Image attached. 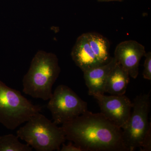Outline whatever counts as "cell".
Segmentation results:
<instances>
[{"label": "cell", "mask_w": 151, "mask_h": 151, "mask_svg": "<svg viewBox=\"0 0 151 151\" xmlns=\"http://www.w3.org/2000/svg\"><path fill=\"white\" fill-rule=\"evenodd\" d=\"M61 127L66 139L84 151H128L122 129L102 113L87 111Z\"/></svg>", "instance_id": "obj_1"}, {"label": "cell", "mask_w": 151, "mask_h": 151, "mask_svg": "<svg viewBox=\"0 0 151 151\" xmlns=\"http://www.w3.org/2000/svg\"><path fill=\"white\" fill-rule=\"evenodd\" d=\"M60 72L57 56L52 52L39 50L23 78V92L33 98L49 100Z\"/></svg>", "instance_id": "obj_2"}, {"label": "cell", "mask_w": 151, "mask_h": 151, "mask_svg": "<svg viewBox=\"0 0 151 151\" xmlns=\"http://www.w3.org/2000/svg\"><path fill=\"white\" fill-rule=\"evenodd\" d=\"M17 134L37 151H60L66 140L62 127H58L40 113L31 117Z\"/></svg>", "instance_id": "obj_3"}, {"label": "cell", "mask_w": 151, "mask_h": 151, "mask_svg": "<svg viewBox=\"0 0 151 151\" xmlns=\"http://www.w3.org/2000/svg\"><path fill=\"white\" fill-rule=\"evenodd\" d=\"M42 109V106L33 104L19 91L0 81V123L7 129H15Z\"/></svg>", "instance_id": "obj_4"}, {"label": "cell", "mask_w": 151, "mask_h": 151, "mask_svg": "<svg viewBox=\"0 0 151 151\" xmlns=\"http://www.w3.org/2000/svg\"><path fill=\"white\" fill-rule=\"evenodd\" d=\"M150 93L138 95L133 102V111L125 127L122 135L128 151L140 148L143 142L151 134V124L148 121L150 111Z\"/></svg>", "instance_id": "obj_5"}, {"label": "cell", "mask_w": 151, "mask_h": 151, "mask_svg": "<svg viewBox=\"0 0 151 151\" xmlns=\"http://www.w3.org/2000/svg\"><path fill=\"white\" fill-rule=\"evenodd\" d=\"M47 103L53 122L56 125L69 122L88 111L87 104L71 88L57 86Z\"/></svg>", "instance_id": "obj_6"}, {"label": "cell", "mask_w": 151, "mask_h": 151, "mask_svg": "<svg viewBox=\"0 0 151 151\" xmlns=\"http://www.w3.org/2000/svg\"><path fill=\"white\" fill-rule=\"evenodd\" d=\"M101 113L107 119L123 129L127 124L132 113L133 103L127 96L94 94Z\"/></svg>", "instance_id": "obj_7"}, {"label": "cell", "mask_w": 151, "mask_h": 151, "mask_svg": "<svg viewBox=\"0 0 151 151\" xmlns=\"http://www.w3.org/2000/svg\"><path fill=\"white\" fill-rule=\"evenodd\" d=\"M146 53L142 45L136 41L126 40L116 46L114 57L127 70L130 77L135 79L139 75L141 60Z\"/></svg>", "instance_id": "obj_8"}, {"label": "cell", "mask_w": 151, "mask_h": 151, "mask_svg": "<svg viewBox=\"0 0 151 151\" xmlns=\"http://www.w3.org/2000/svg\"><path fill=\"white\" fill-rule=\"evenodd\" d=\"M117 63L116 58L113 57L108 63L83 72L89 95L93 96L94 94L105 93V86L108 76Z\"/></svg>", "instance_id": "obj_9"}, {"label": "cell", "mask_w": 151, "mask_h": 151, "mask_svg": "<svg viewBox=\"0 0 151 151\" xmlns=\"http://www.w3.org/2000/svg\"><path fill=\"white\" fill-rule=\"evenodd\" d=\"M71 56L76 65L83 72L102 65L93 53L86 33L83 34L77 38L71 50Z\"/></svg>", "instance_id": "obj_10"}, {"label": "cell", "mask_w": 151, "mask_h": 151, "mask_svg": "<svg viewBox=\"0 0 151 151\" xmlns=\"http://www.w3.org/2000/svg\"><path fill=\"white\" fill-rule=\"evenodd\" d=\"M130 76L117 61L108 76L105 86V93L113 95H124L130 81Z\"/></svg>", "instance_id": "obj_11"}, {"label": "cell", "mask_w": 151, "mask_h": 151, "mask_svg": "<svg viewBox=\"0 0 151 151\" xmlns=\"http://www.w3.org/2000/svg\"><path fill=\"white\" fill-rule=\"evenodd\" d=\"M86 35L89 45L98 61L102 65L109 62L112 58L110 55V44L108 40L96 32H87Z\"/></svg>", "instance_id": "obj_12"}, {"label": "cell", "mask_w": 151, "mask_h": 151, "mask_svg": "<svg viewBox=\"0 0 151 151\" xmlns=\"http://www.w3.org/2000/svg\"><path fill=\"white\" fill-rule=\"evenodd\" d=\"M32 148L28 144L19 140L17 136L13 134L0 136V151H32Z\"/></svg>", "instance_id": "obj_13"}, {"label": "cell", "mask_w": 151, "mask_h": 151, "mask_svg": "<svg viewBox=\"0 0 151 151\" xmlns=\"http://www.w3.org/2000/svg\"><path fill=\"white\" fill-rule=\"evenodd\" d=\"M144 69L143 72V77L147 80H151V52H148L145 55Z\"/></svg>", "instance_id": "obj_14"}, {"label": "cell", "mask_w": 151, "mask_h": 151, "mask_svg": "<svg viewBox=\"0 0 151 151\" xmlns=\"http://www.w3.org/2000/svg\"><path fill=\"white\" fill-rule=\"evenodd\" d=\"M62 147L60 149V151H84L83 149L79 146H77L74 143H72L70 141V142L65 145L64 143H63Z\"/></svg>", "instance_id": "obj_15"}, {"label": "cell", "mask_w": 151, "mask_h": 151, "mask_svg": "<svg viewBox=\"0 0 151 151\" xmlns=\"http://www.w3.org/2000/svg\"><path fill=\"white\" fill-rule=\"evenodd\" d=\"M99 1L110 2V1H122L123 0H97Z\"/></svg>", "instance_id": "obj_16"}]
</instances>
